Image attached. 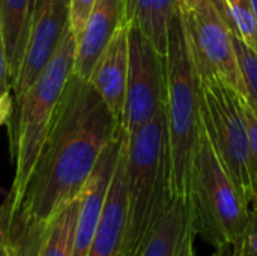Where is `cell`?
I'll return each mask as SVG.
<instances>
[{
	"instance_id": "1",
	"label": "cell",
	"mask_w": 257,
	"mask_h": 256,
	"mask_svg": "<svg viewBox=\"0 0 257 256\" xmlns=\"http://www.w3.org/2000/svg\"><path fill=\"white\" fill-rule=\"evenodd\" d=\"M119 127L120 121L95 88L71 72L11 222L44 229L63 205L80 195Z\"/></svg>"
},
{
	"instance_id": "2",
	"label": "cell",
	"mask_w": 257,
	"mask_h": 256,
	"mask_svg": "<svg viewBox=\"0 0 257 256\" xmlns=\"http://www.w3.org/2000/svg\"><path fill=\"white\" fill-rule=\"evenodd\" d=\"M166 124L170 198H187L194 155L203 133L202 78L188 45L178 6L169 26L166 51Z\"/></svg>"
},
{
	"instance_id": "3",
	"label": "cell",
	"mask_w": 257,
	"mask_h": 256,
	"mask_svg": "<svg viewBox=\"0 0 257 256\" xmlns=\"http://www.w3.org/2000/svg\"><path fill=\"white\" fill-rule=\"evenodd\" d=\"M75 45L77 38L68 23L56 53L39 78L14 100L8 121L11 152L15 163L12 187L5 201L9 217L20 208L24 189L44 146L65 84L72 72Z\"/></svg>"
},
{
	"instance_id": "4",
	"label": "cell",
	"mask_w": 257,
	"mask_h": 256,
	"mask_svg": "<svg viewBox=\"0 0 257 256\" xmlns=\"http://www.w3.org/2000/svg\"><path fill=\"white\" fill-rule=\"evenodd\" d=\"M126 189V256H139L170 199L164 106L151 121L128 136Z\"/></svg>"
},
{
	"instance_id": "5",
	"label": "cell",
	"mask_w": 257,
	"mask_h": 256,
	"mask_svg": "<svg viewBox=\"0 0 257 256\" xmlns=\"http://www.w3.org/2000/svg\"><path fill=\"white\" fill-rule=\"evenodd\" d=\"M187 201L196 235L215 250L233 252L241 244L251 208L223 167L205 127L193 161Z\"/></svg>"
},
{
	"instance_id": "6",
	"label": "cell",
	"mask_w": 257,
	"mask_h": 256,
	"mask_svg": "<svg viewBox=\"0 0 257 256\" xmlns=\"http://www.w3.org/2000/svg\"><path fill=\"white\" fill-rule=\"evenodd\" d=\"M202 98L205 131L238 193L251 207L256 187L238 92L218 80L205 78L202 80Z\"/></svg>"
},
{
	"instance_id": "7",
	"label": "cell",
	"mask_w": 257,
	"mask_h": 256,
	"mask_svg": "<svg viewBox=\"0 0 257 256\" xmlns=\"http://www.w3.org/2000/svg\"><path fill=\"white\" fill-rule=\"evenodd\" d=\"M181 14L200 78L218 80L244 97L232 30L215 0H200L193 9Z\"/></svg>"
},
{
	"instance_id": "8",
	"label": "cell",
	"mask_w": 257,
	"mask_h": 256,
	"mask_svg": "<svg viewBox=\"0 0 257 256\" xmlns=\"http://www.w3.org/2000/svg\"><path fill=\"white\" fill-rule=\"evenodd\" d=\"M166 103V57L137 29L128 26V78L120 124L136 133Z\"/></svg>"
},
{
	"instance_id": "9",
	"label": "cell",
	"mask_w": 257,
	"mask_h": 256,
	"mask_svg": "<svg viewBox=\"0 0 257 256\" xmlns=\"http://www.w3.org/2000/svg\"><path fill=\"white\" fill-rule=\"evenodd\" d=\"M68 23L69 3L65 0L36 2L24 54L18 72L11 84L14 100L39 78L56 53Z\"/></svg>"
},
{
	"instance_id": "10",
	"label": "cell",
	"mask_w": 257,
	"mask_h": 256,
	"mask_svg": "<svg viewBox=\"0 0 257 256\" xmlns=\"http://www.w3.org/2000/svg\"><path fill=\"white\" fill-rule=\"evenodd\" d=\"M126 148L128 133L122 142L114 174L104 201L101 219L87 256H126V220H128V189H126Z\"/></svg>"
},
{
	"instance_id": "11",
	"label": "cell",
	"mask_w": 257,
	"mask_h": 256,
	"mask_svg": "<svg viewBox=\"0 0 257 256\" xmlns=\"http://www.w3.org/2000/svg\"><path fill=\"white\" fill-rule=\"evenodd\" d=\"M128 78V26L120 24L102 50L89 77L110 112L120 121Z\"/></svg>"
},
{
	"instance_id": "12",
	"label": "cell",
	"mask_w": 257,
	"mask_h": 256,
	"mask_svg": "<svg viewBox=\"0 0 257 256\" xmlns=\"http://www.w3.org/2000/svg\"><path fill=\"white\" fill-rule=\"evenodd\" d=\"M122 24V0H96L77 36L72 74L89 80L96 59Z\"/></svg>"
},
{
	"instance_id": "13",
	"label": "cell",
	"mask_w": 257,
	"mask_h": 256,
	"mask_svg": "<svg viewBox=\"0 0 257 256\" xmlns=\"http://www.w3.org/2000/svg\"><path fill=\"white\" fill-rule=\"evenodd\" d=\"M194 237L187 198H170L139 256H182Z\"/></svg>"
},
{
	"instance_id": "14",
	"label": "cell",
	"mask_w": 257,
	"mask_h": 256,
	"mask_svg": "<svg viewBox=\"0 0 257 256\" xmlns=\"http://www.w3.org/2000/svg\"><path fill=\"white\" fill-rule=\"evenodd\" d=\"M178 9V0H122V24L137 27L166 56L169 26Z\"/></svg>"
},
{
	"instance_id": "15",
	"label": "cell",
	"mask_w": 257,
	"mask_h": 256,
	"mask_svg": "<svg viewBox=\"0 0 257 256\" xmlns=\"http://www.w3.org/2000/svg\"><path fill=\"white\" fill-rule=\"evenodd\" d=\"M38 0H0V29L11 84L18 72Z\"/></svg>"
},
{
	"instance_id": "16",
	"label": "cell",
	"mask_w": 257,
	"mask_h": 256,
	"mask_svg": "<svg viewBox=\"0 0 257 256\" xmlns=\"http://www.w3.org/2000/svg\"><path fill=\"white\" fill-rule=\"evenodd\" d=\"M80 195L66 205H63L45 225V228L41 229L39 256H72V243Z\"/></svg>"
},
{
	"instance_id": "17",
	"label": "cell",
	"mask_w": 257,
	"mask_h": 256,
	"mask_svg": "<svg viewBox=\"0 0 257 256\" xmlns=\"http://www.w3.org/2000/svg\"><path fill=\"white\" fill-rule=\"evenodd\" d=\"M215 3L238 38L257 53V17L250 0H239L233 5H226L223 0H215Z\"/></svg>"
},
{
	"instance_id": "18",
	"label": "cell",
	"mask_w": 257,
	"mask_h": 256,
	"mask_svg": "<svg viewBox=\"0 0 257 256\" xmlns=\"http://www.w3.org/2000/svg\"><path fill=\"white\" fill-rule=\"evenodd\" d=\"M232 39H233L238 66L244 83V91H245L244 98L257 115V53H254L250 47H247L233 30H232Z\"/></svg>"
},
{
	"instance_id": "19",
	"label": "cell",
	"mask_w": 257,
	"mask_h": 256,
	"mask_svg": "<svg viewBox=\"0 0 257 256\" xmlns=\"http://www.w3.org/2000/svg\"><path fill=\"white\" fill-rule=\"evenodd\" d=\"M238 104L244 119V125L247 130L248 149H250V161H251V174L254 180V187H257V115L247 100L238 94Z\"/></svg>"
},
{
	"instance_id": "20",
	"label": "cell",
	"mask_w": 257,
	"mask_h": 256,
	"mask_svg": "<svg viewBox=\"0 0 257 256\" xmlns=\"http://www.w3.org/2000/svg\"><path fill=\"white\" fill-rule=\"evenodd\" d=\"M11 234L15 243V256H39L41 231L11 222Z\"/></svg>"
},
{
	"instance_id": "21",
	"label": "cell",
	"mask_w": 257,
	"mask_h": 256,
	"mask_svg": "<svg viewBox=\"0 0 257 256\" xmlns=\"http://www.w3.org/2000/svg\"><path fill=\"white\" fill-rule=\"evenodd\" d=\"M95 2L96 0H69V27L75 38L81 33Z\"/></svg>"
},
{
	"instance_id": "22",
	"label": "cell",
	"mask_w": 257,
	"mask_h": 256,
	"mask_svg": "<svg viewBox=\"0 0 257 256\" xmlns=\"http://www.w3.org/2000/svg\"><path fill=\"white\" fill-rule=\"evenodd\" d=\"M235 256H257V213L250 210V220L241 244L233 250Z\"/></svg>"
},
{
	"instance_id": "23",
	"label": "cell",
	"mask_w": 257,
	"mask_h": 256,
	"mask_svg": "<svg viewBox=\"0 0 257 256\" xmlns=\"http://www.w3.org/2000/svg\"><path fill=\"white\" fill-rule=\"evenodd\" d=\"M0 256H15V243L11 234V219L5 204L0 207Z\"/></svg>"
},
{
	"instance_id": "24",
	"label": "cell",
	"mask_w": 257,
	"mask_h": 256,
	"mask_svg": "<svg viewBox=\"0 0 257 256\" xmlns=\"http://www.w3.org/2000/svg\"><path fill=\"white\" fill-rule=\"evenodd\" d=\"M11 78L8 72V60H6V48H5V41L0 29V100L11 94Z\"/></svg>"
},
{
	"instance_id": "25",
	"label": "cell",
	"mask_w": 257,
	"mask_h": 256,
	"mask_svg": "<svg viewBox=\"0 0 257 256\" xmlns=\"http://www.w3.org/2000/svg\"><path fill=\"white\" fill-rule=\"evenodd\" d=\"M12 106H14V98H12V92H11L0 100V127L3 124H8L11 113H12Z\"/></svg>"
},
{
	"instance_id": "26",
	"label": "cell",
	"mask_w": 257,
	"mask_h": 256,
	"mask_svg": "<svg viewBox=\"0 0 257 256\" xmlns=\"http://www.w3.org/2000/svg\"><path fill=\"white\" fill-rule=\"evenodd\" d=\"M200 0H178V6L182 12H187L190 9H193Z\"/></svg>"
},
{
	"instance_id": "27",
	"label": "cell",
	"mask_w": 257,
	"mask_h": 256,
	"mask_svg": "<svg viewBox=\"0 0 257 256\" xmlns=\"http://www.w3.org/2000/svg\"><path fill=\"white\" fill-rule=\"evenodd\" d=\"M182 256H196L194 255V244H190V246L185 249V252H184V255Z\"/></svg>"
},
{
	"instance_id": "28",
	"label": "cell",
	"mask_w": 257,
	"mask_h": 256,
	"mask_svg": "<svg viewBox=\"0 0 257 256\" xmlns=\"http://www.w3.org/2000/svg\"><path fill=\"white\" fill-rule=\"evenodd\" d=\"M212 256H235L233 255V252L230 253L229 250H215V253Z\"/></svg>"
},
{
	"instance_id": "29",
	"label": "cell",
	"mask_w": 257,
	"mask_h": 256,
	"mask_svg": "<svg viewBox=\"0 0 257 256\" xmlns=\"http://www.w3.org/2000/svg\"><path fill=\"white\" fill-rule=\"evenodd\" d=\"M251 210H254L257 213V187H256V192H254V198H253V202H251V207H250Z\"/></svg>"
},
{
	"instance_id": "30",
	"label": "cell",
	"mask_w": 257,
	"mask_h": 256,
	"mask_svg": "<svg viewBox=\"0 0 257 256\" xmlns=\"http://www.w3.org/2000/svg\"><path fill=\"white\" fill-rule=\"evenodd\" d=\"M250 3H251V8H253V11H254L257 17V0H250Z\"/></svg>"
},
{
	"instance_id": "31",
	"label": "cell",
	"mask_w": 257,
	"mask_h": 256,
	"mask_svg": "<svg viewBox=\"0 0 257 256\" xmlns=\"http://www.w3.org/2000/svg\"><path fill=\"white\" fill-rule=\"evenodd\" d=\"M226 5H233V3H236V2H239V0H223Z\"/></svg>"
},
{
	"instance_id": "32",
	"label": "cell",
	"mask_w": 257,
	"mask_h": 256,
	"mask_svg": "<svg viewBox=\"0 0 257 256\" xmlns=\"http://www.w3.org/2000/svg\"><path fill=\"white\" fill-rule=\"evenodd\" d=\"M65 2H66V3H69V0H65Z\"/></svg>"
}]
</instances>
